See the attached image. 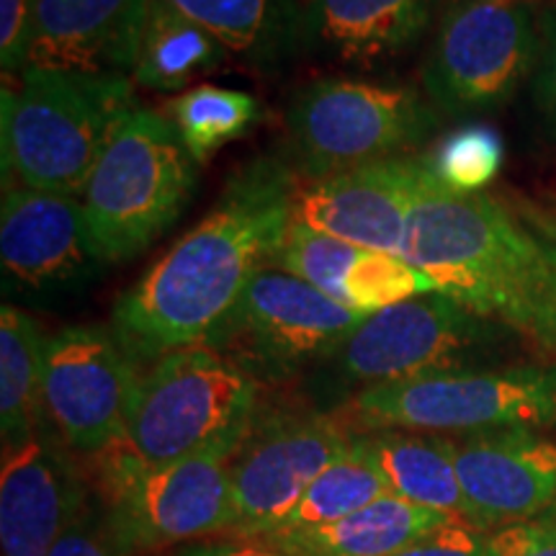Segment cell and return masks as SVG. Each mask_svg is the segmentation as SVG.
Wrapping results in <instances>:
<instances>
[{"mask_svg": "<svg viewBox=\"0 0 556 556\" xmlns=\"http://www.w3.org/2000/svg\"><path fill=\"white\" fill-rule=\"evenodd\" d=\"M222 50L225 47L212 34L184 13L170 9L165 0H152L142 50L131 78L150 90L176 93L193 75L217 67Z\"/></svg>", "mask_w": 556, "mask_h": 556, "instance_id": "obj_24", "label": "cell"}, {"mask_svg": "<svg viewBox=\"0 0 556 556\" xmlns=\"http://www.w3.org/2000/svg\"><path fill=\"white\" fill-rule=\"evenodd\" d=\"M438 0H302L299 54L374 67L400 58L433 24Z\"/></svg>", "mask_w": 556, "mask_h": 556, "instance_id": "obj_19", "label": "cell"}, {"mask_svg": "<svg viewBox=\"0 0 556 556\" xmlns=\"http://www.w3.org/2000/svg\"><path fill=\"white\" fill-rule=\"evenodd\" d=\"M47 338L24 309H0V430L3 448L21 446L39 430Z\"/></svg>", "mask_w": 556, "mask_h": 556, "instance_id": "obj_23", "label": "cell"}, {"mask_svg": "<svg viewBox=\"0 0 556 556\" xmlns=\"http://www.w3.org/2000/svg\"><path fill=\"white\" fill-rule=\"evenodd\" d=\"M353 430L330 415H276L250 433L229 462V533L263 539L294 510L312 482L348 454Z\"/></svg>", "mask_w": 556, "mask_h": 556, "instance_id": "obj_13", "label": "cell"}, {"mask_svg": "<svg viewBox=\"0 0 556 556\" xmlns=\"http://www.w3.org/2000/svg\"><path fill=\"white\" fill-rule=\"evenodd\" d=\"M510 332L454 296L430 291L368 315L325 364L343 384H394L479 368L497 356Z\"/></svg>", "mask_w": 556, "mask_h": 556, "instance_id": "obj_8", "label": "cell"}, {"mask_svg": "<svg viewBox=\"0 0 556 556\" xmlns=\"http://www.w3.org/2000/svg\"><path fill=\"white\" fill-rule=\"evenodd\" d=\"M361 253L364 250L351 245V242L336 240L291 219L281 245L270 258V268L302 278L309 287L345 304V274L358 261Z\"/></svg>", "mask_w": 556, "mask_h": 556, "instance_id": "obj_27", "label": "cell"}, {"mask_svg": "<svg viewBox=\"0 0 556 556\" xmlns=\"http://www.w3.org/2000/svg\"><path fill=\"white\" fill-rule=\"evenodd\" d=\"M83 484L58 441L37 430L21 446L3 448L0 469V552L50 556L78 523Z\"/></svg>", "mask_w": 556, "mask_h": 556, "instance_id": "obj_18", "label": "cell"}, {"mask_svg": "<svg viewBox=\"0 0 556 556\" xmlns=\"http://www.w3.org/2000/svg\"><path fill=\"white\" fill-rule=\"evenodd\" d=\"M389 495L387 479L374 458L361 446L358 433H353V443L338 462L319 475L304 497L299 500L287 520L276 528L274 533L283 531H304V528H317L336 523V520L351 516L361 507L371 505L374 500Z\"/></svg>", "mask_w": 556, "mask_h": 556, "instance_id": "obj_25", "label": "cell"}, {"mask_svg": "<svg viewBox=\"0 0 556 556\" xmlns=\"http://www.w3.org/2000/svg\"><path fill=\"white\" fill-rule=\"evenodd\" d=\"M523 219L528 222V227L539 235V240L544 242L546 253L552 255V261L556 263V217H548V214H541V212H528Z\"/></svg>", "mask_w": 556, "mask_h": 556, "instance_id": "obj_36", "label": "cell"}, {"mask_svg": "<svg viewBox=\"0 0 556 556\" xmlns=\"http://www.w3.org/2000/svg\"><path fill=\"white\" fill-rule=\"evenodd\" d=\"M109 523L124 548H163L232 526L229 456L142 462L127 441L101 451Z\"/></svg>", "mask_w": 556, "mask_h": 556, "instance_id": "obj_10", "label": "cell"}, {"mask_svg": "<svg viewBox=\"0 0 556 556\" xmlns=\"http://www.w3.org/2000/svg\"><path fill=\"white\" fill-rule=\"evenodd\" d=\"M430 291H438V283L426 270L397 255L371 250H364L345 274V304L361 315H374Z\"/></svg>", "mask_w": 556, "mask_h": 556, "instance_id": "obj_28", "label": "cell"}, {"mask_svg": "<svg viewBox=\"0 0 556 556\" xmlns=\"http://www.w3.org/2000/svg\"><path fill=\"white\" fill-rule=\"evenodd\" d=\"M539 58V24L518 0H454L438 24L422 67L428 101L441 116L505 106Z\"/></svg>", "mask_w": 556, "mask_h": 556, "instance_id": "obj_9", "label": "cell"}, {"mask_svg": "<svg viewBox=\"0 0 556 556\" xmlns=\"http://www.w3.org/2000/svg\"><path fill=\"white\" fill-rule=\"evenodd\" d=\"M170 9L248 62L270 70L299 54V0H165Z\"/></svg>", "mask_w": 556, "mask_h": 556, "instance_id": "obj_22", "label": "cell"}, {"mask_svg": "<svg viewBox=\"0 0 556 556\" xmlns=\"http://www.w3.org/2000/svg\"><path fill=\"white\" fill-rule=\"evenodd\" d=\"M454 520L462 518L420 507L389 492L336 523L268 533L263 541L287 556H392Z\"/></svg>", "mask_w": 556, "mask_h": 556, "instance_id": "obj_20", "label": "cell"}, {"mask_svg": "<svg viewBox=\"0 0 556 556\" xmlns=\"http://www.w3.org/2000/svg\"><path fill=\"white\" fill-rule=\"evenodd\" d=\"M0 266L5 294L52 299L93 281L106 258L83 201L11 186L0 212Z\"/></svg>", "mask_w": 556, "mask_h": 556, "instance_id": "obj_14", "label": "cell"}, {"mask_svg": "<svg viewBox=\"0 0 556 556\" xmlns=\"http://www.w3.org/2000/svg\"><path fill=\"white\" fill-rule=\"evenodd\" d=\"M29 13L31 0H0V65L5 75H18L26 67Z\"/></svg>", "mask_w": 556, "mask_h": 556, "instance_id": "obj_33", "label": "cell"}, {"mask_svg": "<svg viewBox=\"0 0 556 556\" xmlns=\"http://www.w3.org/2000/svg\"><path fill=\"white\" fill-rule=\"evenodd\" d=\"M173 122L197 163L245 135L261 119V103L242 90L197 86L173 101Z\"/></svg>", "mask_w": 556, "mask_h": 556, "instance_id": "obj_26", "label": "cell"}, {"mask_svg": "<svg viewBox=\"0 0 556 556\" xmlns=\"http://www.w3.org/2000/svg\"><path fill=\"white\" fill-rule=\"evenodd\" d=\"M137 381V358L114 330L65 328L47 338L41 409L70 448L101 454L124 441Z\"/></svg>", "mask_w": 556, "mask_h": 556, "instance_id": "obj_12", "label": "cell"}, {"mask_svg": "<svg viewBox=\"0 0 556 556\" xmlns=\"http://www.w3.org/2000/svg\"><path fill=\"white\" fill-rule=\"evenodd\" d=\"M454 464L479 531L556 516V441L536 430L471 433Z\"/></svg>", "mask_w": 556, "mask_h": 556, "instance_id": "obj_16", "label": "cell"}, {"mask_svg": "<svg viewBox=\"0 0 556 556\" xmlns=\"http://www.w3.org/2000/svg\"><path fill=\"white\" fill-rule=\"evenodd\" d=\"M486 541H490L486 531H479L467 520H454L392 556H490Z\"/></svg>", "mask_w": 556, "mask_h": 556, "instance_id": "obj_32", "label": "cell"}, {"mask_svg": "<svg viewBox=\"0 0 556 556\" xmlns=\"http://www.w3.org/2000/svg\"><path fill=\"white\" fill-rule=\"evenodd\" d=\"M368 315L345 307L302 278L263 268L206 348L250 377L281 379L328 361Z\"/></svg>", "mask_w": 556, "mask_h": 556, "instance_id": "obj_11", "label": "cell"}, {"mask_svg": "<svg viewBox=\"0 0 556 556\" xmlns=\"http://www.w3.org/2000/svg\"><path fill=\"white\" fill-rule=\"evenodd\" d=\"M152 0H31L26 67L135 73Z\"/></svg>", "mask_w": 556, "mask_h": 556, "instance_id": "obj_17", "label": "cell"}, {"mask_svg": "<svg viewBox=\"0 0 556 556\" xmlns=\"http://www.w3.org/2000/svg\"><path fill=\"white\" fill-rule=\"evenodd\" d=\"M490 556H556V516L490 531Z\"/></svg>", "mask_w": 556, "mask_h": 556, "instance_id": "obj_31", "label": "cell"}, {"mask_svg": "<svg viewBox=\"0 0 556 556\" xmlns=\"http://www.w3.org/2000/svg\"><path fill=\"white\" fill-rule=\"evenodd\" d=\"M402 258L426 270L438 291L556 358V263L497 199L448 189L428 163Z\"/></svg>", "mask_w": 556, "mask_h": 556, "instance_id": "obj_2", "label": "cell"}, {"mask_svg": "<svg viewBox=\"0 0 556 556\" xmlns=\"http://www.w3.org/2000/svg\"><path fill=\"white\" fill-rule=\"evenodd\" d=\"M176 556H287L278 548L266 544L263 539H219V541H201V544L184 546Z\"/></svg>", "mask_w": 556, "mask_h": 556, "instance_id": "obj_34", "label": "cell"}, {"mask_svg": "<svg viewBox=\"0 0 556 556\" xmlns=\"http://www.w3.org/2000/svg\"><path fill=\"white\" fill-rule=\"evenodd\" d=\"M422 160H379L307 180L296 189L294 219L361 250L402 258Z\"/></svg>", "mask_w": 556, "mask_h": 556, "instance_id": "obj_15", "label": "cell"}, {"mask_svg": "<svg viewBox=\"0 0 556 556\" xmlns=\"http://www.w3.org/2000/svg\"><path fill=\"white\" fill-rule=\"evenodd\" d=\"M50 556H119V552L99 533H90L86 528L75 526L58 541Z\"/></svg>", "mask_w": 556, "mask_h": 556, "instance_id": "obj_35", "label": "cell"}, {"mask_svg": "<svg viewBox=\"0 0 556 556\" xmlns=\"http://www.w3.org/2000/svg\"><path fill=\"white\" fill-rule=\"evenodd\" d=\"M258 409V379L206 345L180 348L139 371L127 435L148 464L238 454Z\"/></svg>", "mask_w": 556, "mask_h": 556, "instance_id": "obj_4", "label": "cell"}, {"mask_svg": "<svg viewBox=\"0 0 556 556\" xmlns=\"http://www.w3.org/2000/svg\"><path fill=\"white\" fill-rule=\"evenodd\" d=\"M358 441L387 479L392 495L475 526L456 475L451 438L415 430H366L358 433Z\"/></svg>", "mask_w": 556, "mask_h": 556, "instance_id": "obj_21", "label": "cell"}, {"mask_svg": "<svg viewBox=\"0 0 556 556\" xmlns=\"http://www.w3.org/2000/svg\"><path fill=\"white\" fill-rule=\"evenodd\" d=\"M438 111L409 86L328 78L296 90L287 129L296 173L309 180L420 148Z\"/></svg>", "mask_w": 556, "mask_h": 556, "instance_id": "obj_7", "label": "cell"}, {"mask_svg": "<svg viewBox=\"0 0 556 556\" xmlns=\"http://www.w3.org/2000/svg\"><path fill=\"white\" fill-rule=\"evenodd\" d=\"M197 186V160L176 122L135 109L90 173L83 208L106 263L144 253L176 225Z\"/></svg>", "mask_w": 556, "mask_h": 556, "instance_id": "obj_6", "label": "cell"}, {"mask_svg": "<svg viewBox=\"0 0 556 556\" xmlns=\"http://www.w3.org/2000/svg\"><path fill=\"white\" fill-rule=\"evenodd\" d=\"M531 96L541 122L556 137V5L539 21V58L531 75Z\"/></svg>", "mask_w": 556, "mask_h": 556, "instance_id": "obj_30", "label": "cell"}, {"mask_svg": "<svg viewBox=\"0 0 556 556\" xmlns=\"http://www.w3.org/2000/svg\"><path fill=\"white\" fill-rule=\"evenodd\" d=\"M296 170L255 157L227 180L217 206L116 302L114 332L137 361L206 345L270 266L294 219Z\"/></svg>", "mask_w": 556, "mask_h": 556, "instance_id": "obj_1", "label": "cell"}, {"mask_svg": "<svg viewBox=\"0 0 556 556\" xmlns=\"http://www.w3.org/2000/svg\"><path fill=\"white\" fill-rule=\"evenodd\" d=\"M340 422L358 430L492 433L556 428V361L430 374L353 392Z\"/></svg>", "mask_w": 556, "mask_h": 556, "instance_id": "obj_5", "label": "cell"}, {"mask_svg": "<svg viewBox=\"0 0 556 556\" xmlns=\"http://www.w3.org/2000/svg\"><path fill=\"white\" fill-rule=\"evenodd\" d=\"M137 109L127 75L24 67L3 88V178L83 197L119 124Z\"/></svg>", "mask_w": 556, "mask_h": 556, "instance_id": "obj_3", "label": "cell"}, {"mask_svg": "<svg viewBox=\"0 0 556 556\" xmlns=\"http://www.w3.org/2000/svg\"><path fill=\"white\" fill-rule=\"evenodd\" d=\"M505 144L495 129L464 127L441 142L433 165L435 176L448 189L479 193L503 168Z\"/></svg>", "mask_w": 556, "mask_h": 556, "instance_id": "obj_29", "label": "cell"}]
</instances>
